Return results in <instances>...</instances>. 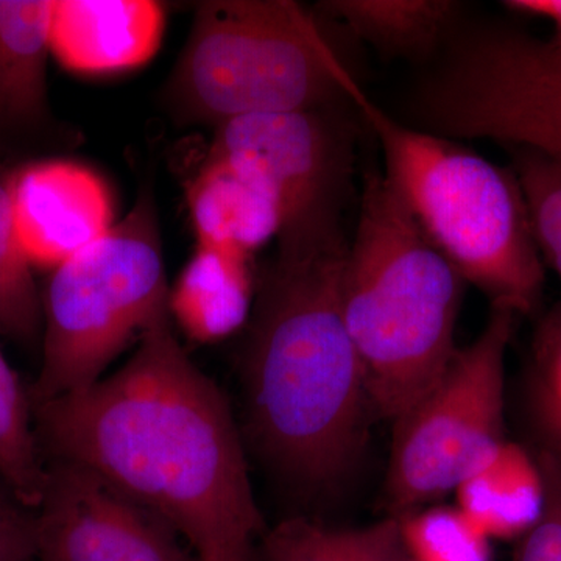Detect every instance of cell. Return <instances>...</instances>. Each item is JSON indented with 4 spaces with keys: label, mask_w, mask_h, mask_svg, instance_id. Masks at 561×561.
Listing matches in <instances>:
<instances>
[{
    "label": "cell",
    "mask_w": 561,
    "mask_h": 561,
    "mask_svg": "<svg viewBox=\"0 0 561 561\" xmlns=\"http://www.w3.org/2000/svg\"><path fill=\"white\" fill-rule=\"evenodd\" d=\"M41 451L157 513L198 561H261L264 523L241 434L164 313L105 379L33 408Z\"/></svg>",
    "instance_id": "obj_1"
},
{
    "label": "cell",
    "mask_w": 561,
    "mask_h": 561,
    "mask_svg": "<svg viewBox=\"0 0 561 561\" xmlns=\"http://www.w3.org/2000/svg\"><path fill=\"white\" fill-rule=\"evenodd\" d=\"M242 357L245 427L262 459L297 489L337 485L375 415L346 328L342 216L280 228Z\"/></svg>",
    "instance_id": "obj_2"
},
{
    "label": "cell",
    "mask_w": 561,
    "mask_h": 561,
    "mask_svg": "<svg viewBox=\"0 0 561 561\" xmlns=\"http://www.w3.org/2000/svg\"><path fill=\"white\" fill-rule=\"evenodd\" d=\"M465 286L383 173L368 172L343 267L342 308L373 413L397 423L440 378L457 351Z\"/></svg>",
    "instance_id": "obj_3"
},
{
    "label": "cell",
    "mask_w": 561,
    "mask_h": 561,
    "mask_svg": "<svg viewBox=\"0 0 561 561\" xmlns=\"http://www.w3.org/2000/svg\"><path fill=\"white\" fill-rule=\"evenodd\" d=\"M351 105L382 150L386 171L432 245L491 300L531 316L545 289V262L513 169L500 168L457 140L391 117L360 91Z\"/></svg>",
    "instance_id": "obj_4"
},
{
    "label": "cell",
    "mask_w": 561,
    "mask_h": 561,
    "mask_svg": "<svg viewBox=\"0 0 561 561\" xmlns=\"http://www.w3.org/2000/svg\"><path fill=\"white\" fill-rule=\"evenodd\" d=\"M359 81L311 14L289 0L198 3L190 38L162 90L180 125L351 105Z\"/></svg>",
    "instance_id": "obj_5"
},
{
    "label": "cell",
    "mask_w": 561,
    "mask_h": 561,
    "mask_svg": "<svg viewBox=\"0 0 561 561\" xmlns=\"http://www.w3.org/2000/svg\"><path fill=\"white\" fill-rule=\"evenodd\" d=\"M43 298V360L32 409L102 379L111 362L169 312L153 192L106 234L58 265Z\"/></svg>",
    "instance_id": "obj_6"
},
{
    "label": "cell",
    "mask_w": 561,
    "mask_h": 561,
    "mask_svg": "<svg viewBox=\"0 0 561 561\" xmlns=\"http://www.w3.org/2000/svg\"><path fill=\"white\" fill-rule=\"evenodd\" d=\"M419 130L491 139L561 165V47L511 25L460 31L412 95Z\"/></svg>",
    "instance_id": "obj_7"
},
{
    "label": "cell",
    "mask_w": 561,
    "mask_h": 561,
    "mask_svg": "<svg viewBox=\"0 0 561 561\" xmlns=\"http://www.w3.org/2000/svg\"><path fill=\"white\" fill-rule=\"evenodd\" d=\"M519 317L491 306L479 337L457 348L437 382L393 423L386 479L389 516L456 491L505 440V357Z\"/></svg>",
    "instance_id": "obj_8"
},
{
    "label": "cell",
    "mask_w": 561,
    "mask_h": 561,
    "mask_svg": "<svg viewBox=\"0 0 561 561\" xmlns=\"http://www.w3.org/2000/svg\"><path fill=\"white\" fill-rule=\"evenodd\" d=\"M339 110L239 117L214 128L209 154L241 162L265 180L279 202L280 228L342 216L354 157Z\"/></svg>",
    "instance_id": "obj_9"
},
{
    "label": "cell",
    "mask_w": 561,
    "mask_h": 561,
    "mask_svg": "<svg viewBox=\"0 0 561 561\" xmlns=\"http://www.w3.org/2000/svg\"><path fill=\"white\" fill-rule=\"evenodd\" d=\"M46 467L35 561H198L157 513L101 476L65 460Z\"/></svg>",
    "instance_id": "obj_10"
},
{
    "label": "cell",
    "mask_w": 561,
    "mask_h": 561,
    "mask_svg": "<svg viewBox=\"0 0 561 561\" xmlns=\"http://www.w3.org/2000/svg\"><path fill=\"white\" fill-rule=\"evenodd\" d=\"M14 224L33 267L55 268L114 225L108 187L77 162L47 160L11 173Z\"/></svg>",
    "instance_id": "obj_11"
},
{
    "label": "cell",
    "mask_w": 561,
    "mask_h": 561,
    "mask_svg": "<svg viewBox=\"0 0 561 561\" xmlns=\"http://www.w3.org/2000/svg\"><path fill=\"white\" fill-rule=\"evenodd\" d=\"M164 21L153 0H54L50 54L79 73L139 68L160 49Z\"/></svg>",
    "instance_id": "obj_12"
},
{
    "label": "cell",
    "mask_w": 561,
    "mask_h": 561,
    "mask_svg": "<svg viewBox=\"0 0 561 561\" xmlns=\"http://www.w3.org/2000/svg\"><path fill=\"white\" fill-rule=\"evenodd\" d=\"M187 205L198 245L251 256L278 238L283 214L272 187L241 162L206 154L187 187Z\"/></svg>",
    "instance_id": "obj_13"
},
{
    "label": "cell",
    "mask_w": 561,
    "mask_h": 561,
    "mask_svg": "<svg viewBox=\"0 0 561 561\" xmlns=\"http://www.w3.org/2000/svg\"><path fill=\"white\" fill-rule=\"evenodd\" d=\"M250 257L198 245L169 290V316L192 341H224L241 330L253 312Z\"/></svg>",
    "instance_id": "obj_14"
},
{
    "label": "cell",
    "mask_w": 561,
    "mask_h": 561,
    "mask_svg": "<svg viewBox=\"0 0 561 561\" xmlns=\"http://www.w3.org/2000/svg\"><path fill=\"white\" fill-rule=\"evenodd\" d=\"M54 0H0V128L36 127L47 113Z\"/></svg>",
    "instance_id": "obj_15"
},
{
    "label": "cell",
    "mask_w": 561,
    "mask_h": 561,
    "mask_svg": "<svg viewBox=\"0 0 561 561\" xmlns=\"http://www.w3.org/2000/svg\"><path fill=\"white\" fill-rule=\"evenodd\" d=\"M320 10L386 57H437L461 27L454 0H330Z\"/></svg>",
    "instance_id": "obj_16"
},
{
    "label": "cell",
    "mask_w": 561,
    "mask_h": 561,
    "mask_svg": "<svg viewBox=\"0 0 561 561\" xmlns=\"http://www.w3.org/2000/svg\"><path fill=\"white\" fill-rule=\"evenodd\" d=\"M457 508L489 540L523 537L542 505L541 476L534 454L507 442L456 490Z\"/></svg>",
    "instance_id": "obj_17"
},
{
    "label": "cell",
    "mask_w": 561,
    "mask_h": 561,
    "mask_svg": "<svg viewBox=\"0 0 561 561\" xmlns=\"http://www.w3.org/2000/svg\"><path fill=\"white\" fill-rule=\"evenodd\" d=\"M261 561H411L397 516L359 529H332L290 518L265 531Z\"/></svg>",
    "instance_id": "obj_18"
},
{
    "label": "cell",
    "mask_w": 561,
    "mask_h": 561,
    "mask_svg": "<svg viewBox=\"0 0 561 561\" xmlns=\"http://www.w3.org/2000/svg\"><path fill=\"white\" fill-rule=\"evenodd\" d=\"M0 478L11 496L35 512L46 489L47 467L28 391L0 350Z\"/></svg>",
    "instance_id": "obj_19"
},
{
    "label": "cell",
    "mask_w": 561,
    "mask_h": 561,
    "mask_svg": "<svg viewBox=\"0 0 561 561\" xmlns=\"http://www.w3.org/2000/svg\"><path fill=\"white\" fill-rule=\"evenodd\" d=\"M11 173L0 169V332L32 343L43 334V298L14 224Z\"/></svg>",
    "instance_id": "obj_20"
},
{
    "label": "cell",
    "mask_w": 561,
    "mask_h": 561,
    "mask_svg": "<svg viewBox=\"0 0 561 561\" xmlns=\"http://www.w3.org/2000/svg\"><path fill=\"white\" fill-rule=\"evenodd\" d=\"M400 523L411 561H491V540L457 507L420 508Z\"/></svg>",
    "instance_id": "obj_21"
},
{
    "label": "cell",
    "mask_w": 561,
    "mask_h": 561,
    "mask_svg": "<svg viewBox=\"0 0 561 561\" xmlns=\"http://www.w3.org/2000/svg\"><path fill=\"white\" fill-rule=\"evenodd\" d=\"M527 404L541 448L561 461V302L542 317L535 331Z\"/></svg>",
    "instance_id": "obj_22"
},
{
    "label": "cell",
    "mask_w": 561,
    "mask_h": 561,
    "mask_svg": "<svg viewBox=\"0 0 561 561\" xmlns=\"http://www.w3.org/2000/svg\"><path fill=\"white\" fill-rule=\"evenodd\" d=\"M508 151L513 172L526 198L541 260L561 283V165L535 151L516 147Z\"/></svg>",
    "instance_id": "obj_23"
},
{
    "label": "cell",
    "mask_w": 561,
    "mask_h": 561,
    "mask_svg": "<svg viewBox=\"0 0 561 561\" xmlns=\"http://www.w3.org/2000/svg\"><path fill=\"white\" fill-rule=\"evenodd\" d=\"M534 459L541 476V512L518 538L515 561H561V461L541 446Z\"/></svg>",
    "instance_id": "obj_24"
},
{
    "label": "cell",
    "mask_w": 561,
    "mask_h": 561,
    "mask_svg": "<svg viewBox=\"0 0 561 561\" xmlns=\"http://www.w3.org/2000/svg\"><path fill=\"white\" fill-rule=\"evenodd\" d=\"M35 512L13 505L0 512V561H35Z\"/></svg>",
    "instance_id": "obj_25"
},
{
    "label": "cell",
    "mask_w": 561,
    "mask_h": 561,
    "mask_svg": "<svg viewBox=\"0 0 561 561\" xmlns=\"http://www.w3.org/2000/svg\"><path fill=\"white\" fill-rule=\"evenodd\" d=\"M502 5L522 16L540 18L551 22V41L561 47V0H505Z\"/></svg>",
    "instance_id": "obj_26"
},
{
    "label": "cell",
    "mask_w": 561,
    "mask_h": 561,
    "mask_svg": "<svg viewBox=\"0 0 561 561\" xmlns=\"http://www.w3.org/2000/svg\"><path fill=\"white\" fill-rule=\"evenodd\" d=\"M13 505H20L14 497L11 496L10 490L7 489L2 478H0V512L7 511V508L13 507Z\"/></svg>",
    "instance_id": "obj_27"
}]
</instances>
